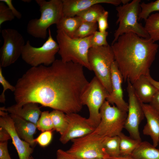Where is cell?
Wrapping results in <instances>:
<instances>
[{
	"instance_id": "37",
	"label": "cell",
	"mask_w": 159,
	"mask_h": 159,
	"mask_svg": "<svg viewBox=\"0 0 159 159\" xmlns=\"http://www.w3.org/2000/svg\"><path fill=\"white\" fill-rule=\"evenodd\" d=\"M0 1L4 2L7 6L15 17L19 19L21 18V14L14 7L12 4V0H0Z\"/></svg>"
},
{
	"instance_id": "1",
	"label": "cell",
	"mask_w": 159,
	"mask_h": 159,
	"mask_svg": "<svg viewBox=\"0 0 159 159\" xmlns=\"http://www.w3.org/2000/svg\"><path fill=\"white\" fill-rule=\"evenodd\" d=\"M83 67L61 59L48 66L32 67L16 82V104L33 102L65 114L77 113L82 109V97L89 83Z\"/></svg>"
},
{
	"instance_id": "25",
	"label": "cell",
	"mask_w": 159,
	"mask_h": 159,
	"mask_svg": "<svg viewBox=\"0 0 159 159\" xmlns=\"http://www.w3.org/2000/svg\"><path fill=\"white\" fill-rule=\"evenodd\" d=\"M105 10L102 5L97 4L80 12L76 16L83 21L97 23L98 18Z\"/></svg>"
},
{
	"instance_id": "39",
	"label": "cell",
	"mask_w": 159,
	"mask_h": 159,
	"mask_svg": "<svg viewBox=\"0 0 159 159\" xmlns=\"http://www.w3.org/2000/svg\"><path fill=\"white\" fill-rule=\"evenodd\" d=\"M149 104L159 114V91L155 95Z\"/></svg>"
},
{
	"instance_id": "17",
	"label": "cell",
	"mask_w": 159,
	"mask_h": 159,
	"mask_svg": "<svg viewBox=\"0 0 159 159\" xmlns=\"http://www.w3.org/2000/svg\"><path fill=\"white\" fill-rule=\"evenodd\" d=\"M147 122L143 130L144 135L149 136L155 147L159 142V114L149 104H142Z\"/></svg>"
},
{
	"instance_id": "19",
	"label": "cell",
	"mask_w": 159,
	"mask_h": 159,
	"mask_svg": "<svg viewBox=\"0 0 159 159\" xmlns=\"http://www.w3.org/2000/svg\"><path fill=\"white\" fill-rule=\"evenodd\" d=\"M135 94L142 103H150L158 91L149 81L146 75L138 78L132 84Z\"/></svg>"
},
{
	"instance_id": "26",
	"label": "cell",
	"mask_w": 159,
	"mask_h": 159,
	"mask_svg": "<svg viewBox=\"0 0 159 159\" xmlns=\"http://www.w3.org/2000/svg\"><path fill=\"white\" fill-rule=\"evenodd\" d=\"M54 126V130L59 132L61 135L66 131L68 122L66 114L63 112L54 110L49 112Z\"/></svg>"
},
{
	"instance_id": "23",
	"label": "cell",
	"mask_w": 159,
	"mask_h": 159,
	"mask_svg": "<svg viewBox=\"0 0 159 159\" xmlns=\"http://www.w3.org/2000/svg\"><path fill=\"white\" fill-rule=\"evenodd\" d=\"M121 156H130L142 141L134 139L121 132L118 135Z\"/></svg>"
},
{
	"instance_id": "11",
	"label": "cell",
	"mask_w": 159,
	"mask_h": 159,
	"mask_svg": "<svg viewBox=\"0 0 159 159\" xmlns=\"http://www.w3.org/2000/svg\"><path fill=\"white\" fill-rule=\"evenodd\" d=\"M3 44L0 49V67H6L15 63L21 56L25 41L16 30L5 29L1 31Z\"/></svg>"
},
{
	"instance_id": "45",
	"label": "cell",
	"mask_w": 159,
	"mask_h": 159,
	"mask_svg": "<svg viewBox=\"0 0 159 159\" xmlns=\"http://www.w3.org/2000/svg\"><path fill=\"white\" fill-rule=\"evenodd\" d=\"M103 159V158H93V159Z\"/></svg>"
},
{
	"instance_id": "43",
	"label": "cell",
	"mask_w": 159,
	"mask_h": 159,
	"mask_svg": "<svg viewBox=\"0 0 159 159\" xmlns=\"http://www.w3.org/2000/svg\"><path fill=\"white\" fill-rule=\"evenodd\" d=\"M22 1L24 2L29 3L32 1L31 0H22Z\"/></svg>"
},
{
	"instance_id": "4",
	"label": "cell",
	"mask_w": 159,
	"mask_h": 159,
	"mask_svg": "<svg viewBox=\"0 0 159 159\" xmlns=\"http://www.w3.org/2000/svg\"><path fill=\"white\" fill-rule=\"evenodd\" d=\"M57 33L56 39L59 48L58 53L61 60L64 62L79 64L91 71L88 54L93 35L77 39L69 37L62 30H57Z\"/></svg>"
},
{
	"instance_id": "2",
	"label": "cell",
	"mask_w": 159,
	"mask_h": 159,
	"mask_svg": "<svg viewBox=\"0 0 159 159\" xmlns=\"http://www.w3.org/2000/svg\"><path fill=\"white\" fill-rule=\"evenodd\" d=\"M111 46L123 79L132 84L150 73L159 47L150 39L143 38L132 32L120 36Z\"/></svg>"
},
{
	"instance_id": "6",
	"label": "cell",
	"mask_w": 159,
	"mask_h": 159,
	"mask_svg": "<svg viewBox=\"0 0 159 159\" xmlns=\"http://www.w3.org/2000/svg\"><path fill=\"white\" fill-rule=\"evenodd\" d=\"M88 59L91 68L109 94L112 92L111 68L115 61L114 52L109 45L91 47Z\"/></svg>"
},
{
	"instance_id": "20",
	"label": "cell",
	"mask_w": 159,
	"mask_h": 159,
	"mask_svg": "<svg viewBox=\"0 0 159 159\" xmlns=\"http://www.w3.org/2000/svg\"><path fill=\"white\" fill-rule=\"evenodd\" d=\"M14 122L16 131L20 138L29 143L31 147H34V135L36 132L37 125L24 120L15 115L10 114Z\"/></svg>"
},
{
	"instance_id": "14",
	"label": "cell",
	"mask_w": 159,
	"mask_h": 159,
	"mask_svg": "<svg viewBox=\"0 0 159 159\" xmlns=\"http://www.w3.org/2000/svg\"><path fill=\"white\" fill-rule=\"evenodd\" d=\"M0 126L9 133L18 154L19 159H29L33 149L30 145L21 139L15 129L14 121L7 112L0 110Z\"/></svg>"
},
{
	"instance_id": "9",
	"label": "cell",
	"mask_w": 159,
	"mask_h": 159,
	"mask_svg": "<svg viewBox=\"0 0 159 159\" xmlns=\"http://www.w3.org/2000/svg\"><path fill=\"white\" fill-rule=\"evenodd\" d=\"M100 121L93 132L103 137L118 136L124 128L127 112L105 100L100 110Z\"/></svg>"
},
{
	"instance_id": "42",
	"label": "cell",
	"mask_w": 159,
	"mask_h": 159,
	"mask_svg": "<svg viewBox=\"0 0 159 159\" xmlns=\"http://www.w3.org/2000/svg\"><path fill=\"white\" fill-rule=\"evenodd\" d=\"M109 159H133L130 156H121L118 157H110Z\"/></svg>"
},
{
	"instance_id": "38",
	"label": "cell",
	"mask_w": 159,
	"mask_h": 159,
	"mask_svg": "<svg viewBox=\"0 0 159 159\" xmlns=\"http://www.w3.org/2000/svg\"><path fill=\"white\" fill-rule=\"evenodd\" d=\"M56 159H75L66 151L59 149L57 152Z\"/></svg>"
},
{
	"instance_id": "33",
	"label": "cell",
	"mask_w": 159,
	"mask_h": 159,
	"mask_svg": "<svg viewBox=\"0 0 159 159\" xmlns=\"http://www.w3.org/2000/svg\"><path fill=\"white\" fill-rule=\"evenodd\" d=\"M2 68L0 67V83L3 87V90L0 95V102L1 103H5L6 101L5 92L7 90H9L14 92L15 90V86L11 85L5 79L2 74Z\"/></svg>"
},
{
	"instance_id": "5",
	"label": "cell",
	"mask_w": 159,
	"mask_h": 159,
	"mask_svg": "<svg viewBox=\"0 0 159 159\" xmlns=\"http://www.w3.org/2000/svg\"><path fill=\"white\" fill-rule=\"evenodd\" d=\"M140 2V0H133L116 7L118 17L116 23L119 25L114 33L112 44L120 36L130 32L135 33L143 38H150L144 26L138 22Z\"/></svg>"
},
{
	"instance_id": "36",
	"label": "cell",
	"mask_w": 159,
	"mask_h": 159,
	"mask_svg": "<svg viewBox=\"0 0 159 159\" xmlns=\"http://www.w3.org/2000/svg\"><path fill=\"white\" fill-rule=\"evenodd\" d=\"M8 141L0 142V159H11L8 149Z\"/></svg>"
},
{
	"instance_id": "46",
	"label": "cell",
	"mask_w": 159,
	"mask_h": 159,
	"mask_svg": "<svg viewBox=\"0 0 159 159\" xmlns=\"http://www.w3.org/2000/svg\"><path fill=\"white\" fill-rule=\"evenodd\" d=\"M158 145H159V143H158Z\"/></svg>"
},
{
	"instance_id": "44",
	"label": "cell",
	"mask_w": 159,
	"mask_h": 159,
	"mask_svg": "<svg viewBox=\"0 0 159 159\" xmlns=\"http://www.w3.org/2000/svg\"><path fill=\"white\" fill-rule=\"evenodd\" d=\"M29 159H35L32 156H31L30 157H29Z\"/></svg>"
},
{
	"instance_id": "35",
	"label": "cell",
	"mask_w": 159,
	"mask_h": 159,
	"mask_svg": "<svg viewBox=\"0 0 159 159\" xmlns=\"http://www.w3.org/2000/svg\"><path fill=\"white\" fill-rule=\"evenodd\" d=\"M108 12L105 10L99 16L97 20L98 27L99 31L101 32H105L108 28Z\"/></svg>"
},
{
	"instance_id": "31",
	"label": "cell",
	"mask_w": 159,
	"mask_h": 159,
	"mask_svg": "<svg viewBox=\"0 0 159 159\" xmlns=\"http://www.w3.org/2000/svg\"><path fill=\"white\" fill-rule=\"evenodd\" d=\"M108 35V32H101L96 31L93 35L90 41V48L109 45L107 40V37Z\"/></svg>"
},
{
	"instance_id": "10",
	"label": "cell",
	"mask_w": 159,
	"mask_h": 159,
	"mask_svg": "<svg viewBox=\"0 0 159 159\" xmlns=\"http://www.w3.org/2000/svg\"><path fill=\"white\" fill-rule=\"evenodd\" d=\"M109 93L98 79L94 77L89 83L81 98L82 105L88 107L89 124L95 128L100 121V110Z\"/></svg>"
},
{
	"instance_id": "30",
	"label": "cell",
	"mask_w": 159,
	"mask_h": 159,
	"mask_svg": "<svg viewBox=\"0 0 159 159\" xmlns=\"http://www.w3.org/2000/svg\"><path fill=\"white\" fill-rule=\"evenodd\" d=\"M36 125L37 129L42 132L54 130L52 121L48 111L42 112Z\"/></svg>"
},
{
	"instance_id": "29",
	"label": "cell",
	"mask_w": 159,
	"mask_h": 159,
	"mask_svg": "<svg viewBox=\"0 0 159 159\" xmlns=\"http://www.w3.org/2000/svg\"><path fill=\"white\" fill-rule=\"evenodd\" d=\"M140 8L138 21L143 19L145 21L152 13L159 11V0L147 3H140Z\"/></svg>"
},
{
	"instance_id": "27",
	"label": "cell",
	"mask_w": 159,
	"mask_h": 159,
	"mask_svg": "<svg viewBox=\"0 0 159 159\" xmlns=\"http://www.w3.org/2000/svg\"><path fill=\"white\" fill-rule=\"evenodd\" d=\"M103 145L106 152L110 157L115 158L120 156L118 136L104 137Z\"/></svg>"
},
{
	"instance_id": "13",
	"label": "cell",
	"mask_w": 159,
	"mask_h": 159,
	"mask_svg": "<svg viewBox=\"0 0 159 159\" xmlns=\"http://www.w3.org/2000/svg\"><path fill=\"white\" fill-rule=\"evenodd\" d=\"M68 125L64 133L61 135L60 141L65 144L69 140L80 138L93 132L95 128L88 122L87 119L77 113L66 114Z\"/></svg>"
},
{
	"instance_id": "41",
	"label": "cell",
	"mask_w": 159,
	"mask_h": 159,
	"mask_svg": "<svg viewBox=\"0 0 159 159\" xmlns=\"http://www.w3.org/2000/svg\"><path fill=\"white\" fill-rule=\"evenodd\" d=\"M146 75L150 82L159 91V81H157L153 79L151 76L150 73Z\"/></svg>"
},
{
	"instance_id": "22",
	"label": "cell",
	"mask_w": 159,
	"mask_h": 159,
	"mask_svg": "<svg viewBox=\"0 0 159 159\" xmlns=\"http://www.w3.org/2000/svg\"><path fill=\"white\" fill-rule=\"evenodd\" d=\"M77 16L66 17L63 16L56 25L57 30L63 31L67 35L72 37L82 22Z\"/></svg>"
},
{
	"instance_id": "32",
	"label": "cell",
	"mask_w": 159,
	"mask_h": 159,
	"mask_svg": "<svg viewBox=\"0 0 159 159\" xmlns=\"http://www.w3.org/2000/svg\"><path fill=\"white\" fill-rule=\"evenodd\" d=\"M15 17L7 6L4 2L0 1V28L3 23L11 21Z\"/></svg>"
},
{
	"instance_id": "15",
	"label": "cell",
	"mask_w": 159,
	"mask_h": 159,
	"mask_svg": "<svg viewBox=\"0 0 159 159\" xmlns=\"http://www.w3.org/2000/svg\"><path fill=\"white\" fill-rule=\"evenodd\" d=\"M123 78L117 64L115 61L111 68L112 92L106 99L110 104H115L121 110L127 112L128 103L123 98L122 84Z\"/></svg>"
},
{
	"instance_id": "18",
	"label": "cell",
	"mask_w": 159,
	"mask_h": 159,
	"mask_svg": "<svg viewBox=\"0 0 159 159\" xmlns=\"http://www.w3.org/2000/svg\"><path fill=\"white\" fill-rule=\"evenodd\" d=\"M0 110L16 115L36 125L42 112L38 104L33 102L26 103L21 106L15 104L6 108L2 107Z\"/></svg>"
},
{
	"instance_id": "34",
	"label": "cell",
	"mask_w": 159,
	"mask_h": 159,
	"mask_svg": "<svg viewBox=\"0 0 159 159\" xmlns=\"http://www.w3.org/2000/svg\"><path fill=\"white\" fill-rule=\"evenodd\" d=\"M52 131H46L42 132L35 139L34 142L40 146L44 147L48 145L51 142L52 138Z\"/></svg>"
},
{
	"instance_id": "16",
	"label": "cell",
	"mask_w": 159,
	"mask_h": 159,
	"mask_svg": "<svg viewBox=\"0 0 159 159\" xmlns=\"http://www.w3.org/2000/svg\"><path fill=\"white\" fill-rule=\"evenodd\" d=\"M63 16L73 17L80 12L97 4L105 3L117 6L121 0H62Z\"/></svg>"
},
{
	"instance_id": "21",
	"label": "cell",
	"mask_w": 159,
	"mask_h": 159,
	"mask_svg": "<svg viewBox=\"0 0 159 159\" xmlns=\"http://www.w3.org/2000/svg\"><path fill=\"white\" fill-rule=\"evenodd\" d=\"M130 156L133 159H159V149L147 141H142Z\"/></svg>"
},
{
	"instance_id": "7",
	"label": "cell",
	"mask_w": 159,
	"mask_h": 159,
	"mask_svg": "<svg viewBox=\"0 0 159 159\" xmlns=\"http://www.w3.org/2000/svg\"><path fill=\"white\" fill-rule=\"evenodd\" d=\"M104 137L92 132L73 139L72 145L66 151L76 159H109L103 145Z\"/></svg>"
},
{
	"instance_id": "8",
	"label": "cell",
	"mask_w": 159,
	"mask_h": 159,
	"mask_svg": "<svg viewBox=\"0 0 159 159\" xmlns=\"http://www.w3.org/2000/svg\"><path fill=\"white\" fill-rule=\"evenodd\" d=\"M48 29V38L41 46L34 47L28 40L23 48L21 58L32 67L41 65L48 66L56 60L55 56L58 52L59 46L57 42L53 38L50 28Z\"/></svg>"
},
{
	"instance_id": "12",
	"label": "cell",
	"mask_w": 159,
	"mask_h": 159,
	"mask_svg": "<svg viewBox=\"0 0 159 159\" xmlns=\"http://www.w3.org/2000/svg\"><path fill=\"white\" fill-rule=\"evenodd\" d=\"M127 90L128 97V109L124 128L132 138L142 141L139 131V125L145 117L142 104L138 99L132 83L128 80Z\"/></svg>"
},
{
	"instance_id": "40",
	"label": "cell",
	"mask_w": 159,
	"mask_h": 159,
	"mask_svg": "<svg viewBox=\"0 0 159 159\" xmlns=\"http://www.w3.org/2000/svg\"><path fill=\"white\" fill-rule=\"evenodd\" d=\"M11 139V136L7 131L4 128L0 127V142L8 141Z\"/></svg>"
},
{
	"instance_id": "28",
	"label": "cell",
	"mask_w": 159,
	"mask_h": 159,
	"mask_svg": "<svg viewBox=\"0 0 159 159\" xmlns=\"http://www.w3.org/2000/svg\"><path fill=\"white\" fill-rule=\"evenodd\" d=\"M97 27V23L82 21L72 38L81 39L92 35Z\"/></svg>"
},
{
	"instance_id": "3",
	"label": "cell",
	"mask_w": 159,
	"mask_h": 159,
	"mask_svg": "<svg viewBox=\"0 0 159 159\" xmlns=\"http://www.w3.org/2000/svg\"><path fill=\"white\" fill-rule=\"evenodd\" d=\"M41 13L39 19L30 20L27 24V33L36 38L45 39L47 29L53 24L57 25L63 16L62 0H36Z\"/></svg>"
},
{
	"instance_id": "24",
	"label": "cell",
	"mask_w": 159,
	"mask_h": 159,
	"mask_svg": "<svg viewBox=\"0 0 159 159\" xmlns=\"http://www.w3.org/2000/svg\"><path fill=\"white\" fill-rule=\"evenodd\" d=\"M145 21L144 27L150 39L154 42L159 41V13L151 14Z\"/></svg>"
}]
</instances>
